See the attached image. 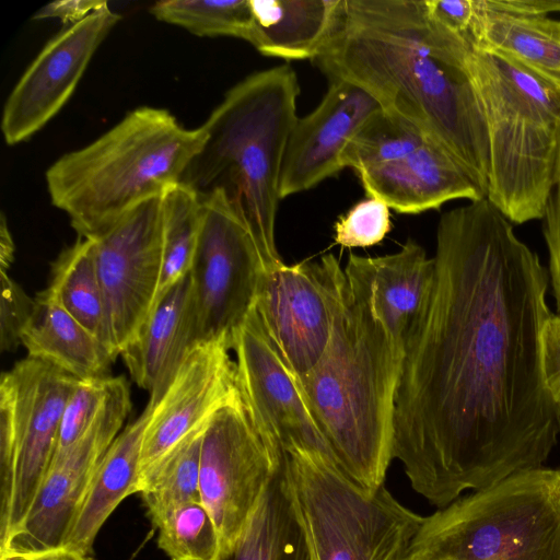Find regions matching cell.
I'll return each mask as SVG.
<instances>
[{
    "instance_id": "1",
    "label": "cell",
    "mask_w": 560,
    "mask_h": 560,
    "mask_svg": "<svg viewBox=\"0 0 560 560\" xmlns=\"http://www.w3.org/2000/svg\"><path fill=\"white\" fill-rule=\"evenodd\" d=\"M428 306L404 350L394 458L445 508L542 467L560 423L542 369L548 270L487 198L442 214Z\"/></svg>"
},
{
    "instance_id": "2",
    "label": "cell",
    "mask_w": 560,
    "mask_h": 560,
    "mask_svg": "<svg viewBox=\"0 0 560 560\" xmlns=\"http://www.w3.org/2000/svg\"><path fill=\"white\" fill-rule=\"evenodd\" d=\"M471 49L429 18L423 0H341L315 60L329 80L355 83L416 122L486 196L487 133L465 69Z\"/></svg>"
},
{
    "instance_id": "3",
    "label": "cell",
    "mask_w": 560,
    "mask_h": 560,
    "mask_svg": "<svg viewBox=\"0 0 560 560\" xmlns=\"http://www.w3.org/2000/svg\"><path fill=\"white\" fill-rule=\"evenodd\" d=\"M404 351L350 293L322 359L298 377L336 465L363 489L383 486L394 458L396 394Z\"/></svg>"
},
{
    "instance_id": "4",
    "label": "cell",
    "mask_w": 560,
    "mask_h": 560,
    "mask_svg": "<svg viewBox=\"0 0 560 560\" xmlns=\"http://www.w3.org/2000/svg\"><path fill=\"white\" fill-rule=\"evenodd\" d=\"M299 94L298 77L289 65L255 72L238 82L205 121L206 143L180 180L199 197L215 188L225 191L244 218L266 271L283 264L275 228Z\"/></svg>"
},
{
    "instance_id": "5",
    "label": "cell",
    "mask_w": 560,
    "mask_h": 560,
    "mask_svg": "<svg viewBox=\"0 0 560 560\" xmlns=\"http://www.w3.org/2000/svg\"><path fill=\"white\" fill-rule=\"evenodd\" d=\"M207 140L166 109L139 107L46 172L51 203L81 237H92L137 205L180 183Z\"/></svg>"
},
{
    "instance_id": "6",
    "label": "cell",
    "mask_w": 560,
    "mask_h": 560,
    "mask_svg": "<svg viewBox=\"0 0 560 560\" xmlns=\"http://www.w3.org/2000/svg\"><path fill=\"white\" fill-rule=\"evenodd\" d=\"M465 69L488 141L486 198L514 224L542 218L560 135V85L503 55L472 48Z\"/></svg>"
},
{
    "instance_id": "7",
    "label": "cell",
    "mask_w": 560,
    "mask_h": 560,
    "mask_svg": "<svg viewBox=\"0 0 560 560\" xmlns=\"http://www.w3.org/2000/svg\"><path fill=\"white\" fill-rule=\"evenodd\" d=\"M407 560H560V470L514 474L424 517Z\"/></svg>"
},
{
    "instance_id": "8",
    "label": "cell",
    "mask_w": 560,
    "mask_h": 560,
    "mask_svg": "<svg viewBox=\"0 0 560 560\" xmlns=\"http://www.w3.org/2000/svg\"><path fill=\"white\" fill-rule=\"evenodd\" d=\"M284 456L313 560H407L424 517L384 486L363 489L323 451L292 448Z\"/></svg>"
},
{
    "instance_id": "9",
    "label": "cell",
    "mask_w": 560,
    "mask_h": 560,
    "mask_svg": "<svg viewBox=\"0 0 560 560\" xmlns=\"http://www.w3.org/2000/svg\"><path fill=\"white\" fill-rule=\"evenodd\" d=\"M79 378L26 357L0 380V544L22 522L49 470Z\"/></svg>"
},
{
    "instance_id": "10",
    "label": "cell",
    "mask_w": 560,
    "mask_h": 560,
    "mask_svg": "<svg viewBox=\"0 0 560 560\" xmlns=\"http://www.w3.org/2000/svg\"><path fill=\"white\" fill-rule=\"evenodd\" d=\"M282 458L283 450L255 419L240 389L207 423L199 489L220 535L221 556L245 530Z\"/></svg>"
},
{
    "instance_id": "11",
    "label": "cell",
    "mask_w": 560,
    "mask_h": 560,
    "mask_svg": "<svg viewBox=\"0 0 560 560\" xmlns=\"http://www.w3.org/2000/svg\"><path fill=\"white\" fill-rule=\"evenodd\" d=\"M202 221L189 271L197 341L224 340L255 305L266 271L255 240L237 208L221 188L203 197Z\"/></svg>"
},
{
    "instance_id": "12",
    "label": "cell",
    "mask_w": 560,
    "mask_h": 560,
    "mask_svg": "<svg viewBox=\"0 0 560 560\" xmlns=\"http://www.w3.org/2000/svg\"><path fill=\"white\" fill-rule=\"evenodd\" d=\"M347 294L345 270L332 254L264 272L255 307L273 347L298 377L324 355Z\"/></svg>"
},
{
    "instance_id": "13",
    "label": "cell",
    "mask_w": 560,
    "mask_h": 560,
    "mask_svg": "<svg viewBox=\"0 0 560 560\" xmlns=\"http://www.w3.org/2000/svg\"><path fill=\"white\" fill-rule=\"evenodd\" d=\"M130 410L126 377L113 376L94 422L73 445L54 456L26 515L0 544V560H23L62 547L95 469Z\"/></svg>"
},
{
    "instance_id": "14",
    "label": "cell",
    "mask_w": 560,
    "mask_h": 560,
    "mask_svg": "<svg viewBox=\"0 0 560 560\" xmlns=\"http://www.w3.org/2000/svg\"><path fill=\"white\" fill-rule=\"evenodd\" d=\"M88 238L94 243L112 348L117 358L136 337L156 301L164 254L163 195L137 205Z\"/></svg>"
},
{
    "instance_id": "15",
    "label": "cell",
    "mask_w": 560,
    "mask_h": 560,
    "mask_svg": "<svg viewBox=\"0 0 560 560\" xmlns=\"http://www.w3.org/2000/svg\"><path fill=\"white\" fill-rule=\"evenodd\" d=\"M119 20L106 3L45 45L4 104L1 130L8 144L28 139L61 109Z\"/></svg>"
},
{
    "instance_id": "16",
    "label": "cell",
    "mask_w": 560,
    "mask_h": 560,
    "mask_svg": "<svg viewBox=\"0 0 560 560\" xmlns=\"http://www.w3.org/2000/svg\"><path fill=\"white\" fill-rule=\"evenodd\" d=\"M231 350L224 340L196 343L162 397L153 405L148 402L151 411L142 441L139 486L164 456L238 393Z\"/></svg>"
},
{
    "instance_id": "17",
    "label": "cell",
    "mask_w": 560,
    "mask_h": 560,
    "mask_svg": "<svg viewBox=\"0 0 560 560\" xmlns=\"http://www.w3.org/2000/svg\"><path fill=\"white\" fill-rule=\"evenodd\" d=\"M232 350L241 395L255 419L276 438L281 448L318 450L330 456L298 376L273 347L255 305L234 332Z\"/></svg>"
},
{
    "instance_id": "18",
    "label": "cell",
    "mask_w": 560,
    "mask_h": 560,
    "mask_svg": "<svg viewBox=\"0 0 560 560\" xmlns=\"http://www.w3.org/2000/svg\"><path fill=\"white\" fill-rule=\"evenodd\" d=\"M382 106L366 90L342 79L329 80L318 106L296 119L280 176V199L306 191L343 167L349 142Z\"/></svg>"
},
{
    "instance_id": "19",
    "label": "cell",
    "mask_w": 560,
    "mask_h": 560,
    "mask_svg": "<svg viewBox=\"0 0 560 560\" xmlns=\"http://www.w3.org/2000/svg\"><path fill=\"white\" fill-rule=\"evenodd\" d=\"M345 275L352 296L384 326L402 351L423 315L433 288L435 262L412 240L377 257L351 254Z\"/></svg>"
},
{
    "instance_id": "20",
    "label": "cell",
    "mask_w": 560,
    "mask_h": 560,
    "mask_svg": "<svg viewBox=\"0 0 560 560\" xmlns=\"http://www.w3.org/2000/svg\"><path fill=\"white\" fill-rule=\"evenodd\" d=\"M357 174L368 197L383 201L399 213L440 209L455 199L486 198L463 166L431 139L400 160Z\"/></svg>"
},
{
    "instance_id": "21",
    "label": "cell",
    "mask_w": 560,
    "mask_h": 560,
    "mask_svg": "<svg viewBox=\"0 0 560 560\" xmlns=\"http://www.w3.org/2000/svg\"><path fill=\"white\" fill-rule=\"evenodd\" d=\"M197 341V319L189 275L158 300L120 355L133 380L155 404Z\"/></svg>"
},
{
    "instance_id": "22",
    "label": "cell",
    "mask_w": 560,
    "mask_h": 560,
    "mask_svg": "<svg viewBox=\"0 0 560 560\" xmlns=\"http://www.w3.org/2000/svg\"><path fill=\"white\" fill-rule=\"evenodd\" d=\"M150 411L147 405L101 458L62 548L90 558L104 523L124 499L139 492L141 448Z\"/></svg>"
},
{
    "instance_id": "23",
    "label": "cell",
    "mask_w": 560,
    "mask_h": 560,
    "mask_svg": "<svg viewBox=\"0 0 560 560\" xmlns=\"http://www.w3.org/2000/svg\"><path fill=\"white\" fill-rule=\"evenodd\" d=\"M474 48L509 57L560 85V21L518 0H481Z\"/></svg>"
},
{
    "instance_id": "24",
    "label": "cell",
    "mask_w": 560,
    "mask_h": 560,
    "mask_svg": "<svg viewBox=\"0 0 560 560\" xmlns=\"http://www.w3.org/2000/svg\"><path fill=\"white\" fill-rule=\"evenodd\" d=\"M246 42L260 54L287 60L316 59L329 39L341 0H250Z\"/></svg>"
},
{
    "instance_id": "25",
    "label": "cell",
    "mask_w": 560,
    "mask_h": 560,
    "mask_svg": "<svg viewBox=\"0 0 560 560\" xmlns=\"http://www.w3.org/2000/svg\"><path fill=\"white\" fill-rule=\"evenodd\" d=\"M27 357L52 364L79 380L110 376L116 358L109 349L44 290L22 334Z\"/></svg>"
},
{
    "instance_id": "26",
    "label": "cell",
    "mask_w": 560,
    "mask_h": 560,
    "mask_svg": "<svg viewBox=\"0 0 560 560\" xmlns=\"http://www.w3.org/2000/svg\"><path fill=\"white\" fill-rule=\"evenodd\" d=\"M220 560H313L292 499L284 451L245 530Z\"/></svg>"
},
{
    "instance_id": "27",
    "label": "cell",
    "mask_w": 560,
    "mask_h": 560,
    "mask_svg": "<svg viewBox=\"0 0 560 560\" xmlns=\"http://www.w3.org/2000/svg\"><path fill=\"white\" fill-rule=\"evenodd\" d=\"M51 271V280L45 291L115 357L93 241L79 236L60 253Z\"/></svg>"
},
{
    "instance_id": "28",
    "label": "cell",
    "mask_w": 560,
    "mask_h": 560,
    "mask_svg": "<svg viewBox=\"0 0 560 560\" xmlns=\"http://www.w3.org/2000/svg\"><path fill=\"white\" fill-rule=\"evenodd\" d=\"M206 427L207 424L177 444L141 480L139 493L154 527L177 506L190 501H201L199 471Z\"/></svg>"
},
{
    "instance_id": "29",
    "label": "cell",
    "mask_w": 560,
    "mask_h": 560,
    "mask_svg": "<svg viewBox=\"0 0 560 560\" xmlns=\"http://www.w3.org/2000/svg\"><path fill=\"white\" fill-rule=\"evenodd\" d=\"M163 268L155 303L189 275L202 221L199 195L183 183L172 186L163 195Z\"/></svg>"
},
{
    "instance_id": "30",
    "label": "cell",
    "mask_w": 560,
    "mask_h": 560,
    "mask_svg": "<svg viewBox=\"0 0 560 560\" xmlns=\"http://www.w3.org/2000/svg\"><path fill=\"white\" fill-rule=\"evenodd\" d=\"M428 139L424 131L409 118L381 108L349 142L342 156L343 167L359 172L400 160Z\"/></svg>"
},
{
    "instance_id": "31",
    "label": "cell",
    "mask_w": 560,
    "mask_h": 560,
    "mask_svg": "<svg viewBox=\"0 0 560 560\" xmlns=\"http://www.w3.org/2000/svg\"><path fill=\"white\" fill-rule=\"evenodd\" d=\"M150 13L197 36H233L244 40L253 21L250 0H164L155 2Z\"/></svg>"
},
{
    "instance_id": "32",
    "label": "cell",
    "mask_w": 560,
    "mask_h": 560,
    "mask_svg": "<svg viewBox=\"0 0 560 560\" xmlns=\"http://www.w3.org/2000/svg\"><path fill=\"white\" fill-rule=\"evenodd\" d=\"M158 546L171 560H220L217 526L201 501L182 504L155 526Z\"/></svg>"
},
{
    "instance_id": "33",
    "label": "cell",
    "mask_w": 560,
    "mask_h": 560,
    "mask_svg": "<svg viewBox=\"0 0 560 560\" xmlns=\"http://www.w3.org/2000/svg\"><path fill=\"white\" fill-rule=\"evenodd\" d=\"M112 377L78 381L63 409L54 456L73 445L94 422L106 401Z\"/></svg>"
},
{
    "instance_id": "34",
    "label": "cell",
    "mask_w": 560,
    "mask_h": 560,
    "mask_svg": "<svg viewBox=\"0 0 560 560\" xmlns=\"http://www.w3.org/2000/svg\"><path fill=\"white\" fill-rule=\"evenodd\" d=\"M389 207L369 197L355 203L335 224V242L345 247H366L380 243L390 231Z\"/></svg>"
},
{
    "instance_id": "35",
    "label": "cell",
    "mask_w": 560,
    "mask_h": 560,
    "mask_svg": "<svg viewBox=\"0 0 560 560\" xmlns=\"http://www.w3.org/2000/svg\"><path fill=\"white\" fill-rule=\"evenodd\" d=\"M35 310L31 299L8 272H1L0 348L13 351L22 343V334Z\"/></svg>"
},
{
    "instance_id": "36",
    "label": "cell",
    "mask_w": 560,
    "mask_h": 560,
    "mask_svg": "<svg viewBox=\"0 0 560 560\" xmlns=\"http://www.w3.org/2000/svg\"><path fill=\"white\" fill-rule=\"evenodd\" d=\"M423 3L439 27L474 48L481 0H423Z\"/></svg>"
},
{
    "instance_id": "37",
    "label": "cell",
    "mask_w": 560,
    "mask_h": 560,
    "mask_svg": "<svg viewBox=\"0 0 560 560\" xmlns=\"http://www.w3.org/2000/svg\"><path fill=\"white\" fill-rule=\"evenodd\" d=\"M542 232L548 250V276L560 317V135L555 165L552 188L542 215Z\"/></svg>"
},
{
    "instance_id": "38",
    "label": "cell",
    "mask_w": 560,
    "mask_h": 560,
    "mask_svg": "<svg viewBox=\"0 0 560 560\" xmlns=\"http://www.w3.org/2000/svg\"><path fill=\"white\" fill-rule=\"evenodd\" d=\"M542 369L545 383L560 423V317L555 313L542 335Z\"/></svg>"
},
{
    "instance_id": "39",
    "label": "cell",
    "mask_w": 560,
    "mask_h": 560,
    "mask_svg": "<svg viewBox=\"0 0 560 560\" xmlns=\"http://www.w3.org/2000/svg\"><path fill=\"white\" fill-rule=\"evenodd\" d=\"M107 2L102 0H60L46 4L35 14V20L58 19L62 23L77 24L101 9Z\"/></svg>"
},
{
    "instance_id": "40",
    "label": "cell",
    "mask_w": 560,
    "mask_h": 560,
    "mask_svg": "<svg viewBox=\"0 0 560 560\" xmlns=\"http://www.w3.org/2000/svg\"><path fill=\"white\" fill-rule=\"evenodd\" d=\"M14 259V242L8 228L4 214L0 222V271L9 272Z\"/></svg>"
},
{
    "instance_id": "41",
    "label": "cell",
    "mask_w": 560,
    "mask_h": 560,
    "mask_svg": "<svg viewBox=\"0 0 560 560\" xmlns=\"http://www.w3.org/2000/svg\"><path fill=\"white\" fill-rule=\"evenodd\" d=\"M23 560H90V558L60 547Z\"/></svg>"
}]
</instances>
